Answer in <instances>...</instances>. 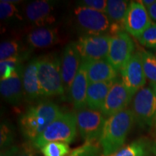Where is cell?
Segmentation results:
<instances>
[{"instance_id": "cell-19", "label": "cell", "mask_w": 156, "mask_h": 156, "mask_svg": "<svg viewBox=\"0 0 156 156\" xmlns=\"http://www.w3.org/2000/svg\"><path fill=\"white\" fill-rule=\"evenodd\" d=\"M23 84L24 95L28 100H36L42 96L38 77L36 59H33L23 70Z\"/></svg>"}, {"instance_id": "cell-3", "label": "cell", "mask_w": 156, "mask_h": 156, "mask_svg": "<svg viewBox=\"0 0 156 156\" xmlns=\"http://www.w3.org/2000/svg\"><path fill=\"white\" fill-rule=\"evenodd\" d=\"M42 96H54L65 93L61 72V61L56 54L36 58Z\"/></svg>"}, {"instance_id": "cell-26", "label": "cell", "mask_w": 156, "mask_h": 156, "mask_svg": "<svg viewBox=\"0 0 156 156\" xmlns=\"http://www.w3.org/2000/svg\"><path fill=\"white\" fill-rule=\"evenodd\" d=\"M20 45L15 40H9L4 41L0 45V61L8 58L22 56L20 54Z\"/></svg>"}, {"instance_id": "cell-25", "label": "cell", "mask_w": 156, "mask_h": 156, "mask_svg": "<svg viewBox=\"0 0 156 156\" xmlns=\"http://www.w3.org/2000/svg\"><path fill=\"white\" fill-rule=\"evenodd\" d=\"M44 156H67L69 153V144L62 142H51L41 148Z\"/></svg>"}, {"instance_id": "cell-17", "label": "cell", "mask_w": 156, "mask_h": 156, "mask_svg": "<svg viewBox=\"0 0 156 156\" xmlns=\"http://www.w3.org/2000/svg\"><path fill=\"white\" fill-rule=\"evenodd\" d=\"M23 74V73H15L8 79L0 82L2 96L12 105L18 104L24 96Z\"/></svg>"}, {"instance_id": "cell-24", "label": "cell", "mask_w": 156, "mask_h": 156, "mask_svg": "<svg viewBox=\"0 0 156 156\" xmlns=\"http://www.w3.org/2000/svg\"><path fill=\"white\" fill-rule=\"evenodd\" d=\"M145 77L151 85H156V56L147 51H140Z\"/></svg>"}, {"instance_id": "cell-10", "label": "cell", "mask_w": 156, "mask_h": 156, "mask_svg": "<svg viewBox=\"0 0 156 156\" xmlns=\"http://www.w3.org/2000/svg\"><path fill=\"white\" fill-rule=\"evenodd\" d=\"M134 95L123 84L122 80L116 79L109 90L101 113L105 117H110L122 112L127 108Z\"/></svg>"}, {"instance_id": "cell-37", "label": "cell", "mask_w": 156, "mask_h": 156, "mask_svg": "<svg viewBox=\"0 0 156 156\" xmlns=\"http://www.w3.org/2000/svg\"><path fill=\"white\" fill-rule=\"evenodd\" d=\"M155 52H156V49H155ZM156 56V55H155Z\"/></svg>"}, {"instance_id": "cell-27", "label": "cell", "mask_w": 156, "mask_h": 156, "mask_svg": "<svg viewBox=\"0 0 156 156\" xmlns=\"http://www.w3.org/2000/svg\"><path fill=\"white\" fill-rule=\"evenodd\" d=\"M100 148L96 142H85L83 145L80 146L73 151H71L67 156H99Z\"/></svg>"}, {"instance_id": "cell-30", "label": "cell", "mask_w": 156, "mask_h": 156, "mask_svg": "<svg viewBox=\"0 0 156 156\" xmlns=\"http://www.w3.org/2000/svg\"><path fill=\"white\" fill-rule=\"evenodd\" d=\"M18 16V9L14 3L9 2L7 0L0 2V17L2 20H7Z\"/></svg>"}, {"instance_id": "cell-12", "label": "cell", "mask_w": 156, "mask_h": 156, "mask_svg": "<svg viewBox=\"0 0 156 156\" xmlns=\"http://www.w3.org/2000/svg\"><path fill=\"white\" fill-rule=\"evenodd\" d=\"M120 71L123 84L134 95L145 85L147 78L144 73L140 51L134 53Z\"/></svg>"}, {"instance_id": "cell-20", "label": "cell", "mask_w": 156, "mask_h": 156, "mask_svg": "<svg viewBox=\"0 0 156 156\" xmlns=\"http://www.w3.org/2000/svg\"><path fill=\"white\" fill-rule=\"evenodd\" d=\"M27 41L33 48L51 47L58 41L57 30L48 27H39L33 30L28 35Z\"/></svg>"}, {"instance_id": "cell-31", "label": "cell", "mask_w": 156, "mask_h": 156, "mask_svg": "<svg viewBox=\"0 0 156 156\" xmlns=\"http://www.w3.org/2000/svg\"><path fill=\"white\" fill-rule=\"evenodd\" d=\"M79 6L88 7L94 10L106 13L107 1L106 0H83L79 2Z\"/></svg>"}, {"instance_id": "cell-9", "label": "cell", "mask_w": 156, "mask_h": 156, "mask_svg": "<svg viewBox=\"0 0 156 156\" xmlns=\"http://www.w3.org/2000/svg\"><path fill=\"white\" fill-rule=\"evenodd\" d=\"M134 44L128 33L119 32L111 36L107 61L117 71L121 70L134 54Z\"/></svg>"}, {"instance_id": "cell-34", "label": "cell", "mask_w": 156, "mask_h": 156, "mask_svg": "<svg viewBox=\"0 0 156 156\" xmlns=\"http://www.w3.org/2000/svg\"><path fill=\"white\" fill-rule=\"evenodd\" d=\"M146 9H147L148 15L151 17V18L153 20L156 21V2L153 5H151V7H147Z\"/></svg>"}, {"instance_id": "cell-14", "label": "cell", "mask_w": 156, "mask_h": 156, "mask_svg": "<svg viewBox=\"0 0 156 156\" xmlns=\"http://www.w3.org/2000/svg\"><path fill=\"white\" fill-rule=\"evenodd\" d=\"M53 10L54 6L51 2L37 0L25 7V15L30 22L39 27H45L55 22Z\"/></svg>"}, {"instance_id": "cell-33", "label": "cell", "mask_w": 156, "mask_h": 156, "mask_svg": "<svg viewBox=\"0 0 156 156\" xmlns=\"http://www.w3.org/2000/svg\"><path fill=\"white\" fill-rule=\"evenodd\" d=\"M16 156H36L32 148L28 147H24L19 150L18 153H17Z\"/></svg>"}, {"instance_id": "cell-22", "label": "cell", "mask_w": 156, "mask_h": 156, "mask_svg": "<svg viewBox=\"0 0 156 156\" xmlns=\"http://www.w3.org/2000/svg\"><path fill=\"white\" fill-rule=\"evenodd\" d=\"M151 150V142L147 140L139 139L123 146L110 156H149Z\"/></svg>"}, {"instance_id": "cell-28", "label": "cell", "mask_w": 156, "mask_h": 156, "mask_svg": "<svg viewBox=\"0 0 156 156\" xmlns=\"http://www.w3.org/2000/svg\"><path fill=\"white\" fill-rule=\"evenodd\" d=\"M142 46L149 48L156 49V23H152L151 26L144 31L143 34L137 38Z\"/></svg>"}, {"instance_id": "cell-23", "label": "cell", "mask_w": 156, "mask_h": 156, "mask_svg": "<svg viewBox=\"0 0 156 156\" xmlns=\"http://www.w3.org/2000/svg\"><path fill=\"white\" fill-rule=\"evenodd\" d=\"M22 56H16L0 62L1 80L8 79L15 73H23Z\"/></svg>"}, {"instance_id": "cell-29", "label": "cell", "mask_w": 156, "mask_h": 156, "mask_svg": "<svg viewBox=\"0 0 156 156\" xmlns=\"http://www.w3.org/2000/svg\"><path fill=\"white\" fill-rule=\"evenodd\" d=\"M14 139V132L8 123L4 122L1 124L0 132V145L2 150L11 146Z\"/></svg>"}, {"instance_id": "cell-35", "label": "cell", "mask_w": 156, "mask_h": 156, "mask_svg": "<svg viewBox=\"0 0 156 156\" xmlns=\"http://www.w3.org/2000/svg\"><path fill=\"white\" fill-rule=\"evenodd\" d=\"M139 2L142 4L145 7V8L151 7L154 3H155L156 0H142V1H138Z\"/></svg>"}, {"instance_id": "cell-7", "label": "cell", "mask_w": 156, "mask_h": 156, "mask_svg": "<svg viewBox=\"0 0 156 156\" xmlns=\"http://www.w3.org/2000/svg\"><path fill=\"white\" fill-rule=\"evenodd\" d=\"M108 34L84 35L77 42L82 62H92L107 58L110 47Z\"/></svg>"}, {"instance_id": "cell-32", "label": "cell", "mask_w": 156, "mask_h": 156, "mask_svg": "<svg viewBox=\"0 0 156 156\" xmlns=\"http://www.w3.org/2000/svg\"><path fill=\"white\" fill-rule=\"evenodd\" d=\"M20 148L17 146L11 145L2 150L0 156H16Z\"/></svg>"}, {"instance_id": "cell-11", "label": "cell", "mask_w": 156, "mask_h": 156, "mask_svg": "<svg viewBox=\"0 0 156 156\" xmlns=\"http://www.w3.org/2000/svg\"><path fill=\"white\" fill-rule=\"evenodd\" d=\"M147 9L138 1L129 4L124 19V28L128 34L137 38L152 24Z\"/></svg>"}, {"instance_id": "cell-2", "label": "cell", "mask_w": 156, "mask_h": 156, "mask_svg": "<svg viewBox=\"0 0 156 156\" xmlns=\"http://www.w3.org/2000/svg\"><path fill=\"white\" fill-rule=\"evenodd\" d=\"M61 113L57 105L50 101L31 106L20 117L21 132L26 139L33 142Z\"/></svg>"}, {"instance_id": "cell-8", "label": "cell", "mask_w": 156, "mask_h": 156, "mask_svg": "<svg viewBox=\"0 0 156 156\" xmlns=\"http://www.w3.org/2000/svg\"><path fill=\"white\" fill-rule=\"evenodd\" d=\"M106 120L100 111L86 108L78 111L77 114L78 130L85 142L99 141Z\"/></svg>"}, {"instance_id": "cell-6", "label": "cell", "mask_w": 156, "mask_h": 156, "mask_svg": "<svg viewBox=\"0 0 156 156\" xmlns=\"http://www.w3.org/2000/svg\"><path fill=\"white\" fill-rule=\"evenodd\" d=\"M79 28L85 35L105 34L110 30L111 22L106 13L78 6L74 10Z\"/></svg>"}, {"instance_id": "cell-1", "label": "cell", "mask_w": 156, "mask_h": 156, "mask_svg": "<svg viewBox=\"0 0 156 156\" xmlns=\"http://www.w3.org/2000/svg\"><path fill=\"white\" fill-rule=\"evenodd\" d=\"M134 122L133 114L128 108L107 119L98 141L103 156H110L123 147Z\"/></svg>"}, {"instance_id": "cell-36", "label": "cell", "mask_w": 156, "mask_h": 156, "mask_svg": "<svg viewBox=\"0 0 156 156\" xmlns=\"http://www.w3.org/2000/svg\"><path fill=\"white\" fill-rule=\"evenodd\" d=\"M151 87H153L154 91H155V94H156V85H151ZM155 129H156V118H155Z\"/></svg>"}, {"instance_id": "cell-13", "label": "cell", "mask_w": 156, "mask_h": 156, "mask_svg": "<svg viewBox=\"0 0 156 156\" xmlns=\"http://www.w3.org/2000/svg\"><path fill=\"white\" fill-rule=\"evenodd\" d=\"M82 63L77 42H70L64 48L61 60V72L65 92L69 93L72 83Z\"/></svg>"}, {"instance_id": "cell-18", "label": "cell", "mask_w": 156, "mask_h": 156, "mask_svg": "<svg viewBox=\"0 0 156 156\" xmlns=\"http://www.w3.org/2000/svg\"><path fill=\"white\" fill-rule=\"evenodd\" d=\"M115 80L89 83L87 91L86 105L90 109L101 111L109 90Z\"/></svg>"}, {"instance_id": "cell-4", "label": "cell", "mask_w": 156, "mask_h": 156, "mask_svg": "<svg viewBox=\"0 0 156 156\" xmlns=\"http://www.w3.org/2000/svg\"><path fill=\"white\" fill-rule=\"evenodd\" d=\"M77 114L73 112L61 113L45 131L32 142L36 148H41L51 142L69 144L77 134Z\"/></svg>"}, {"instance_id": "cell-16", "label": "cell", "mask_w": 156, "mask_h": 156, "mask_svg": "<svg viewBox=\"0 0 156 156\" xmlns=\"http://www.w3.org/2000/svg\"><path fill=\"white\" fill-rule=\"evenodd\" d=\"M85 62L86 64L89 83L112 81L117 79L118 71L107 60Z\"/></svg>"}, {"instance_id": "cell-15", "label": "cell", "mask_w": 156, "mask_h": 156, "mask_svg": "<svg viewBox=\"0 0 156 156\" xmlns=\"http://www.w3.org/2000/svg\"><path fill=\"white\" fill-rule=\"evenodd\" d=\"M88 85L86 64L85 62H82L69 92L70 101L77 112L85 108L87 106L86 97Z\"/></svg>"}, {"instance_id": "cell-21", "label": "cell", "mask_w": 156, "mask_h": 156, "mask_svg": "<svg viewBox=\"0 0 156 156\" xmlns=\"http://www.w3.org/2000/svg\"><path fill=\"white\" fill-rule=\"evenodd\" d=\"M128 2L123 0H108L106 15L111 23V28L116 31H122L124 28V19L127 12Z\"/></svg>"}, {"instance_id": "cell-5", "label": "cell", "mask_w": 156, "mask_h": 156, "mask_svg": "<svg viewBox=\"0 0 156 156\" xmlns=\"http://www.w3.org/2000/svg\"><path fill=\"white\" fill-rule=\"evenodd\" d=\"M134 122L142 128H150L156 118V94L152 87H144L136 92L131 102Z\"/></svg>"}]
</instances>
